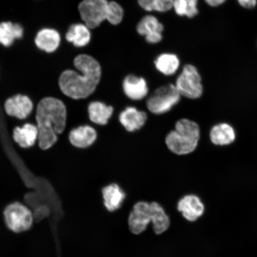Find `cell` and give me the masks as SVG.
I'll use <instances>...</instances> for the list:
<instances>
[{
  "mask_svg": "<svg viewBox=\"0 0 257 257\" xmlns=\"http://www.w3.org/2000/svg\"><path fill=\"white\" fill-rule=\"evenodd\" d=\"M197 2L198 0H173V8L178 15L191 18L198 14Z\"/></svg>",
  "mask_w": 257,
  "mask_h": 257,
  "instance_id": "cell-24",
  "label": "cell"
},
{
  "mask_svg": "<svg viewBox=\"0 0 257 257\" xmlns=\"http://www.w3.org/2000/svg\"><path fill=\"white\" fill-rule=\"evenodd\" d=\"M38 138L37 126L27 123L22 127H17L14 132V138L16 143L22 148L33 146Z\"/></svg>",
  "mask_w": 257,
  "mask_h": 257,
  "instance_id": "cell-20",
  "label": "cell"
},
{
  "mask_svg": "<svg viewBox=\"0 0 257 257\" xmlns=\"http://www.w3.org/2000/svg\"><path fill=\"white\" fill-rule=\"evenodd\" d=\"M182 96L172 83L160 86L147 99L148 110L159 115L166 113L181 102Z\"/></svg>",
  "mask_w": 257,
  "mask_h": 257,
  "instance_id": "cell-5",
  "label": "cell"
},
{
  "mask_svg": "<svg viewBox=\"0 0 257 257\" xmlns=\"http://www.w3.org/2000/svg\"><path fill=\"white\" fill-rule=\"evenodd\" d=\"M74 65L80 73L72 70L63 72L59 78L61 91L74 99L87 98L95 92L100 81V64L92 57L80 54L74 60Z\"/></svg>",
  "mask_w": 257,
  "mask_h": 257,
  "instance_id": "cell-1",
  "label": "cell"
},
{
  "mask_svg": "<svg viewBox=\"0 0 257 257\" xmlns=\"http://www.w3.org/2000/svg\"><path fill=\"white\" fill-rule=\"evenodd\" d=\"M36 120L38 142L41 149L47 150L57 141V135L63 133L67 121L65 105L57 98L48 97L38 105Z\"/></svg>",
  "mask_w": 257,
  "mask_h": 257,
  "instance_id": "cell-2",
  "label": "cell"
},
{
  "mask_svg": "<svg viewBox=\"0 0 257 257\" xmlns=\"http://www.w3.org/2000/svg\"><path fill=\"white\" fill-rule=\"evenodd\" d=\"M150 208L154 232L158 234L165 232L169 229L170 224L168 215L157 202L150 203Z\"/></svg>",
  "mask_w": 257,
  "mask_h": 257,
  "instance_id": "cell-22",
  "label": "cell"
},
{
  "mask_svg": "<svg viewBox=\"0 0 257 257\" xmlns=\"http://www.w3.org/2000/svg\"><path fill=\"white\" fill-rule=\"evenodd\" d=\"M114 108L101 101H92L88 105V112L90 120L92 123L104 126L107 124L113 114Z\"/></svg>",
  "mask_w": 257,
  "mask_h": 257,
  "instance_id": "cell-17",
  "label": "cell"
},
{
  "mask_svg": "<svg viewBox=\"0 0 257 257\" xmlns=\"http://www.w3.org/2000/svg\"><path fill=\"white\" fill-rule=\"evenodd\" d=\"M163 26L153 16H147L142 19L137 26V31L146 37V41L151 44L158 43L162 39Z\"/></svg>",
  "mask_w": 257,
  "mask_h": 257,
  "instance_id": "cell-11",
  "label": "cell"
},
{
  "mask_svg": "<svg viewBox=\"0 0 257 257\" xmlns=\"http://www.w3.org/2000/svg\"><path fill=\"white\" fill-rule=\"evenodd\" d=\"M3 216L6 226L15 233L28 230L34 222L33 214L30 209L21 202H14L8 205Z\"/></svg>",
  "mask_w": 257,
  "mask_h": 257,
  "instance_id": "cell-6",
  "label": "cell"
},
{
  "mask_svg": "<svg viewBox=\"0 0 257 257\" xmlns=\"http://www.w3.org/2000/svg\"><path fill=\"white\" fill-rule=\"evenodd\" d=\"M154 63L157 69L166 76L174 75L180 66L178 57L172 54H162L157 58Z\"/></svg>",
  "mask_w": 257,
  "mask_h": 257,
  "instance_id": "cell-23",
  "label": "cell"
},
{
  "mask_svg": "<svg viewBox=\"0 0 257 257\" xmlns=\"http://www.w3.org/2000/svg\"><path fill=\"white\" fill-rule=\"evenodd\" d=\"M97 138V133L94 127L84 125L73 128L69 136L70 143L79 149H86L91 146Z\"/></svg>",
  "mask_w": 257,
  "mask_h": 257,
  "instance_id": "cell-15",
  "label": "cell"
},
{
  "mask_svg": "<svg viewBox=\"0 0 257 257\" xmlns=\"http://www.w3.org/2000/svg\"><path fill=\"white\" fill-rule=\"evenodd\" d=\"M89 28L82 24H73L67 31L66 38L76 47H85L91 40V33Z\"/></svg>",
  "mask_w": 257,
  "mask_h": 257,
  "instance_id": "cell-21",
  "label": "cell"
},
{
  "mask_svg": "<svg viewBox=\"0 0 257 257\" xmlns=\"http://www.w3.org/2000/svg\"><path fill=\"white\" fill-rule=\"evenodd\" d=\"M201 138V127L197 122L182 117L177 120L174 130L167 135L165 143L175 155L186 156L197 149Z\"/></svg>",
  "mask_w": 257,
  "mask_h": 257,
  "instance_id": "cell-3",
  "label": "cell"
},
{
  "mask_svg": "<svg viewBox=\"0 0 257 257\" xmlns=\"http://www.w3.org/2000/svg\"><path fill=\"white\" fill-rule=\"evenodd\" d=\"M141 7L148 12H166L173 8V0H138Z\"/></svg>",
  "mask_w": 257,
  "mask_h": 257,
  "instance_id": "cell-25",
  "label": "cell"
},
{
  "mask_svg": "<svg viewBox=\"0 0 257 257\" xmlns=\"http://www.w3.org/2000/svg\"><path fill=\"white\" fill-rule=\"evenodd\" d=\"M123 89L125 95L134 101L142 100L149 93L146 80L142 77L134 75H128L124 78Z\"/></svg>",
  "mask_w": 257,
  "mask_h": 257,
  "instance_id": "cell-12",
  "label": "cell"
},
{
  "mask_svg": "<svg viewBox=\"0 0 257 257\" xmlns=\"http://www.w3.org/2000/svg\"><path fill=\"white\" fill-rule=\"evenodd\" d=\"M175 85L182 98L189 100H195L203 95L202 77L197 67L192 64H186L183 67Z\"/></svg>",
  "mask_w": 257,
  "mask_h": 257,
  "instance_id": "cell-4",
  "label": "cell"
},
{
  "mask_svg": "<svg viewBox=\"0 0 257 257\" xmlns=\"http://www.w3.org/2000/svg\"><path fill=\"white\" fill-rule=\"evenodd\" d=\"M208 5L216 7V6H219L226 1V0H205Z\"/></svg>",
  "mask_w": 257,
  "mask_h": 257,
  "instance_id": "cell-27",
  "label": "cell"
},
{
  "mask_svg": "<svg viewBox=\"0 0 257 257\" xmlns=\"http://www.w3.org/2000/svg\"><path fill=\"white\" fill-rule=\"evenodd\" d=\"M151 221L150 204L144 201L138 202L134 205L128 217V228L131 232L136 234L143 232Z\"/></svg>",
  "mask_w": 257,
  "mask_h": 257,
  "instance_id": "cell-9",
  "label": "cell"
},
{
  "mask_svg": "<svg viewBox=\"0 0 257 257\" xmlns=\"http://www.w3.org/2000/svg\"><path fill=\"white\" fill-rule=\"evenodd\" d=\"M118 120L125 130L134 133L140 130L146 124L147 114L136 107H127L120 112Z\"/></svg>",
  "mask_w": 257,
  "mask_h": 257,
  "instance_id": "cell-14",
  "label": "cell"
},
{
  "mask_svg": "<svg viewBox=\"0 0 257 257\" xmlns=\"http://www.w3.org/2000/svg\"><path fill=\"white\" fill-rule=\"evenodd\" d=\"M237 2L242 7L247 9L254 8L256 4V0H237Z\"/></svg>",
  "mask_w": 257,
  "mask_h": 257,
  "instance_id": "cell-26",
  "label": "cell"
},
{
  "mask_svg": "<svg viewBox=\"0 0 257 257\" xmlns=\"http://www.w3.org/2000/svg\"><path fill=\"white\" fill-rule=\"evenodd\" d=\"M24 29L21 24L11 22H4L0 24V44L9 47L14 44L16 40L23 38Z\"/></svg>",
  "mask_w": 257,
  "mask_h": 257,
  "instance_id": "cell-18",
  "label": "cell"
},
{
  "mask_svg": "<svg viewBox=\"0 0 257 257\" xmlns=\"http://www.w3.org/2000/svg\"><path fill=\"white\" fill-rule=\"evenodd\" d=\"M60 41L59 32L51 28H44L40 30L35 39L37 47L48 53L56 51L60 46Z\"/></svg>",
  "mask_w": 257,
  "mask_h": 257,
  "instance_id": "cell-16",
  "label": "cell"
},
{
  "mask_svg": "<svg viewBox=\"0 0 257 257\" xmlns=\"http://www.w3.org/2000/svg\"><path fill=\"white\" fill-rule=\"evenodd\" d=\"M5 110L8 114L19 119L27 118L33 109V104L27 96L18 95L6 101Z\"/></svg>",
  "mask_w": 257,
  "mask_h": 257,
  "instance_id": "cell-13",
  "label": "cell"
},
{
  "mask_svg": "<svg viewBox=\"0 0 257 257\" xmlns=\"http://www.w3.org/2000/svg\"><path fill=\"white\" fill-rule=\"evenodd\" d=\"M177 209L186 221L194 223L203 216L205 207L203 201L198 195L187 194L180 199L177 205Z\"/></svg>",
  "mask_w": 257,
  "mask_h": 257,
  "instance_id": "cell-8",
  "label": "cell"
},
{
  "mask_svg": "<svg viewBox=\"0 0 257 257\" xmlns=\"http://www.w3.org/2000/svg\"><path fill=\"white\" fill-rule=\"evenodd\" d=\"M104 205L109 211H114L119 208L125 198L124 192L120 186L112 184L102 189Z\"/></svg>",
  "mask_w": 257,
  "mask_h": 257,
  "instance_id": "cell-19",
  "label": "cell"
},
{
  "mask_svg": "<svg viewBox=\"0 0 257 257\" xmlns=\"http://www.w3.org/2000/svg\"><path fill=\"white\" fill-rule=\"evenodd\" d=\"M209 139L215 146H229L236 141V131L232 124L226 122H220L211 127L209 132Z\"/></svg>",
  "mask_w": 257,
  "mask_h": 257,
  "instance_id": "cell-10",
  "label": "cell"
},
{
  "mask_svg": "<svg viewBox=\"0 0 257 257\" xmlns=\"http://www.w3.org/2000/svg\"><path fill=\"white\" fill-rule=\"evenodd\" d=\"M80 17L89 29L100 25L108 20L110 3L107 0H83L79 5Z\"/></svg>",
  "mask_w": 257,
  "mask_h": 257,
  "instance_id": "cell-7",
  "label": "cell"
}]
</instances>
